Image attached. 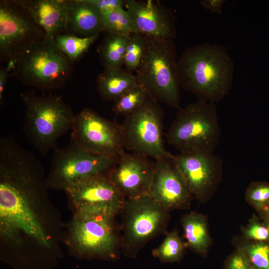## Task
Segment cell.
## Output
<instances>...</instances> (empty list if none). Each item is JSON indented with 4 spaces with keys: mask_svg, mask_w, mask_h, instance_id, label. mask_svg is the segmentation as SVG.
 Returning <instances> with one entry per match:
<instances>
[{
    "mask_svg": "<svg viewBox=\"0 0 269 269\" xmlns=\"http://www.w3.org/2000/svg\"><path fill=\"white\" fill-rule=\"evenodd\" d=\"M42 163L12 136L0 139V259L14 269H53L65 231Z\"/></svg>",
    "mask_w": 269,
    "mask_h": 269,
    "instance_id": "6da1fadb",
    "label": "cell"
},
{
    "mask_svg": "<svg viewBox=\"0 0 269 269\" xmlns=\"http://www.w3.org/2000/svg\"><path fill=\"white\" fill-rule=\"evenodd\" d=\"M234 72L226 47L204 43L185 49L177 60L180 87L198 101L215 103L230 92Z\"/></svg>",
    "mask_w": 269,
    "mask_h": 269,
    "instance_id": "7a4b0ae2",
    "label": "cell"
},
{
    "mask_svg": "<svg viewBox=\"0 0 269 269\" xmlns=\"http://www.w3.org/2000/svg\"><path fill=\"white\" fill-rule=\"evenodd\" d=\"M6 66L9 76L43 91L62 87L72 72V62L48 37L27 46Z\"/></svg>",
    "mask_w": 269,
    "mask_h": 269,
    "instance_id": "3957f363",
    "label": "cell"
},
{
    "mask_svg": "<svg viewBox=\"0 0 269 269\" xmlns=\"http://www.w3.org/2000/svg\"><path fill=\"white\" fill-rule=\"evenodd\" d=\"M24 108L23 131L28 140L42 155L57 148L58 139L71 130L75 119L72 109L58 95L19 94Z\"/></svg>",
    "mask_w": 269,
    "mask_h": 269,
    "instance_id": "277c9868",
    "label": "cell"
},
{
    "mask_svg": "<svg viewBox=\"0 0 269 269\" xmlns=\"http://www.w3.org/2000/svg\"><path fill=\"white\" fill-rule=\"evenodd\" d=\"M174 40L147 36L146 47L135 76L138 84L143 87L149 97L179 110L181 97Z\"/></svg>",
    "mask_w": 269,
    "mask_h": 269,
    "instance_id": "5b68a950",
    "label": "cell"
},
{
    "mask_svg": "<svg viewBox=\"0 0 269 269\" xmlns=\"http://www.w3.org/2000/svg\"><path fill=\"white\" fill-rule=\"evenodd\" d=\"M66 230L64 243L74 256L105 260L118 258L121 230L115 216L74 213Z\"/></svg>",
    "mask_w": 269,
    "mask_h": 269,
    "instance_id": "8992f818",
    "label": "cell"
},
{
    "mask_svg": "<svg viewBox=\"0 0 269 269\" xmlns=\"http://www.w3.org/2000/svg\"><path fill=\"white\" fill-rule=\"evenodd\" d=\"M221 135L215 103L198 101L178 110L166 134L169 144L181 153H214Z\"/></svg>",
    "mask_w": 269,
    "mask_h": 269,
    "instance_id": "52a82bcc",
    "label": "cell"
},
{
    "mask_svg": "<svg viewBox=\"0 0 269 269\" xmlns=\"http://www.w3.org/2000/svg\"><path fill=\"white\" fill-rule=\"evenodd\" d=\"M121 213V252L130 258L164 232L170 219L169 212L148 195L127 199Z\"/></svg>",
    "mask_w": 269,
    "mask_h": 269,
    "instance_id": "ba28073f",
    "label": "cell"
},
{
    "mask_svg": "<svg viewBox=\"0 0 269 269\" xmlns=\"http://www.w3.org/2000/svg\"><path fill=\"white\" fill-rule=\"evenodd\" d=\"M119 157L87 151L71 141L54 150L47 176L49 189L65 190L70 186L94 177L107 175Z\"/></svg>",
    "mask_w": 269,
    "mask_h": 269,
    "instance_id": "9c48e42d",
    "label": "cell"
},
{
    "mask_svg": "<svg viewBox=\"0 0 269 269\" xmlns=\"http://www.w3.org/2000/svg\"><path fill=\"white\" fill-rule=\"evenodd\" d=\"M164 112L157 101L148 96L144 103L125 117L120 125L125 149L157 160L175 155L165 147Z\"/></svg>",
    "mask_w": 269,
    "mask_h": 269,
    "instance_id": "30bf717a",
    "label": "cell"
},
{
    "mask_svg": "<svg viewBox=\"0 0 269 269\" xmlns=\"http://www.w3.org/2000/svg\"><path fill=\"white\" fill-rule=\"evenodd\" d=\"M71 141L94 153L120 157L125 152L121 125L89 108L75 115Z\"/></svg>",
    "mask_w": 269,
    "mask_h": 269,
    "instance_id": "8fae6325",
    "label": "cell"
},
{
    "mask_svg": "<svg viewBox=\"0 0 269 269\" xmlns=\"http://www.w3.org/2000/svg\"><path fill=\"white\" fill-rule=\"evenodd\" d=\"M46 37L16 0L0 1V57L6 64L30 44Z\"/></svg>",
    "mask_w": 269,
    "mask_h": 269,
    "instance_id": "7c38bea8",
    "label": "cell"
},
{
    "mask_svg": "<svg viewBox=\"0 0 269 269\" xmlns=\"http://www.w3.org/2000/svg\"><path fill=\"white\" fill-rule=\"evenodd\" d=\"M65 192L74 213L102 214L116 217L121 213L127 200L108 174L73 184Z\"/></svg>",
    "mask_w": 269,
    "mask_h": 269,
    "instance_id": "4fadbf2b",
    "label": "cell"
},
{
    "mask_svg": "<svg viewBox=\"0 0 269 269\" xmlns=\"http://www.w3.org/2000/svg\"><path fill=\"white\" fill-rule=\"evenodd\" d=\"M173 160L193 197L202 202L207 201L222 180L221 157L214 153H180Z\"/></svg>",
    "mask_w": 269,
    "mask_h": 269,
    "instance_id": "5bb4252c",
    "label": "cell"
},
{
    "mask_svg": "<svg viewBox=\"0 0 269 269\" xmlns=\"http://www.w3.org/2000/svg\"><path fill=\"white\" fill-rule=\"evenodd\" d=\"M155 172V163L147 157L126 153L119 159L108 176L126 199L148 195Z\"/></svg>",
    "mask_w": 269,
    "mask_h": 269,
    "instance_id": "9a60e30c",
    "label": "cell"
},
{
    "mask_svg": "<svg viewBox=\"0 0 269 269\" xmlns=\"http://www.w3.org/2000/svg\"><path fill=\"white\" fill-rule=\"evenodd\" d=\"M125 7L132 32L157 38H176L175 17L159 1L126 0Z\"/></svg>",
    "mask_w": 269,
    "mask_h": 269,
    "instance_id": "2e32d148",
    "label": "cell"
},
{
    "mask_svg": "<svg viewBox=\"0 0 269 269\" xmlns=\"http://www.w3.org/2000/svg\"><path fill=\"white\" fill-rule=\"evenodd\" d=\"M173 158L156 160L154 175L148 194L169 212L188 209L193 198Z\"/></svg>",
    "mask_w": 269,
    "mask_h": 269,
    "instance_id": "e0dca14e",
    "label": "cell"
},
{
    "mask_svg": "<svg viewBox=\"0 0 269 269\" xmlns=\"http://www.w3.org/2000/svg\"><path fill=\"white\" fill-rule=\"evenodd\" d=\"M44 30L54 38L64 33L67 22V0H16Z\"/></svg>",
    "mask_w": 269,
    "mask_h": 269,
    "instance_id": "ac0fdd59",
    "label": "cell"
},
{
    "mask_svg": "<svg viewBox=\"0 0 269 269\" xmlns=\"http://www.w3.org/2000/svg\"><path fill=\"white\" fill-rule=\"evenodd\" d=\"M66 31L88 37L105 31L101 12L89 0H67Z\"/></svg>",
    "mask_w": 269,
    "mask_h": 269,
    "instance_id": "d6986e66",
    "label": "cell"
},
{
    "mask_svg": "<svg viewBox=\"0 0 269 269\" xmlns=\"http://www.w3.org/2000/svg\"><path fill=\"white\" fill-rule=\"evenodd\" d=\"M97 90L102 99L115 101L138 84L135 76L121 68H106L97 77Z\"/></svg>",
    "mask_w": 269,
    "mask_h": 269,
    "instance_id": "ffe728a7",
    "label": "cell"
},
{
    "mask_svg": "<svg viewBox=\"0 0 269 269\" xmlns=\"http://www.w3.org/2000/svg\"><path fill=\"white\" fill-rule=\"evenodd\" d=\"M181 223L186 247L202 256L206 255L211 243L206 217L191 212L182 216Z\"/></svg>",
    "mask_w": 269,
    "mask_h": 269,
    "instance_id": "44dd1931",
    "label": "cell"
},
{
    "mask_svg": "<svg viewBox=\"0 0 269 269\" xmlns=\"http://www.w3.org/2000/svg\"><path fill=\"white\" fill-rule=\"evenodd\" d=\"M130 35H119L106 32L97 49L100 61L105 69L121 68L124 65Z\"/></svg>",
    "mask_w": 269,
    "mask_h": 269,
    "instance_id": "7402d4cb",
    "label": "cell"
},
{
    "mask_svg": "<svg viewBox=\"0 0 269 269\" xmlns=\"http://www.w3.org/2000/svg\"><path fill=\"white\" fill-rule=\"evenodd\" d=\"M233 243L244 253L253 269H269V242L251 241L241 237L234 239Z\"/></svg>",
    "mask_w": 269,
    "mask_h": 269,
    "instance_id": "603a6c76",
    "label": "cell"
},
{
    "mask_svg": "<svg viewBox=\"0 0 269 269\" xmlns=\"http://www.w3.org/2000/svg\"><path fill=\"white\" fill-rule=\"evenodd\" d=\"M98 35L79 37L72 34L63 33L55 36L53 39L56 45L73 62L79 60L88 50Z\"/></svg>",
    "mask_w": 269,
    "mask_h": 269,
    "instance_id": "cb8c5ba5",
    "label": "cell"
},
{
    "mask_svg": "<svg viewBox=\"0 0 269 269\" xmlns=\"http://www.w3.org/2000/svg\"><path fill=\"white\" fill-rule=\"evenodd\" d=\"M177 230L167 233L161 244L152 251V255L162 263L180 261L186 248Z\"/></svg>",
    "mask_w": 269,
    "mask_h": 269,
    "instance_id": "d4e9b609",
    "label": "cell"
},
{
    "mask_svg": "<svg viewBox=\"0 0 269 269\" xmlns=\"http://www.w3.org/2000/svg\"><path fill=\"white\" fill-rule=\"evenodd\" d=\"M148 96L146 90L138 84L114 101L112 111L116 115L126 117L140 107Z\"/></svg>",
    "mask_w": 269,
    "mask_h": 269,
    "instance_id": "484cf974",
    "label": "cell"
},
{
    "mask_svg": "<svg viewBox=\"0 0 269 269\" xmlns=\"http://www.w3.org/2000/svg\"><path fill=\"white\" fill-rule=\"evenodd\" d=\"M101 14L106 32L119 35L132 33L130 19L124 7H119Z\"/></svg>",
    "mask_w": 269,
    "mask_h": 269,
    "instance_id": "4316f807",
    "label": "cell"
},
{
    "mask_svg": "<svg viewBox=\"0 0 269 269\" xmlns=\"http://www.w3.org/2000/svg\"><path fill=\"white\" fill-rule=\"evenodd\" d=\"M146 41V35L135 32L131 34L124 61V65L128 71L137 70L144 52Z\"/></svg>",
    "mask_w": 269,
    "mask_h": 269,
    "instance_id": "83f0119b",
    "label": "cell"
},
{
    "mask_svg": "<svg viewBox=\"0 0 269 269\" xmlns=\"http://www.w3.org/2000/svg\"><path fill=\"white\" fill-rule=\"evenodd\" d=\"M245 199L257 212L269 206V182H252L246 189Z\"/></svg>",
    "mask_w": 269,
    "mask_h": 269,
    "instance_id": "f1b7e54d",
    "label": "cell"
},
{
    "mask_svg": "<svg viewBox=\"0 0 269 269\" xmlns=\"http://www.w3.org/2000/svg\"><path fill=\"white\" fill-rule=\"evenodd\" d=\"M242 237L254 241L269 242V230L260 218L254 214L242 228Z\"/></svg>",
    "mask_w": 269,
    "mask_h": 269,
    "instance_id": "f546056e",
    "label": "cell"
},
{
    "mask_svg": "<svg viewBox=\"0 0 269 269\" xmlns=\"http://www.w3.org/2000/svg\"><path fill=\"white\" fill-rule=\"evenodd\" d=\"M223 269H253L244 253L239 249L230 255L226 260Z\"/></svg>",
    "mask_w": 269,
    "mask_h": 269,
    "instance_id": "4dcf8cb0",
    "label": "cell"
},
{
    "mask_svg": "<svg viewBox=\"0 0 269 269\" xmlns=\"http://www.w3.org/2000/svg\"><path fill=\"white\" fill-rule=\"evenodd\" d=\"M96 6L101 13L115 8L125 6V0H89Z\"/></svg>",
    "mask_w": 269,
    "mask_h": 269,
    "instance_id": "1f68e13d",
    "label": "cell"
},
{
    "mask_svg": "<svg viewBox=\"0 0 269 269\" xmlns=\"http://www.w3.org/2000/svg\"><path fill=\"white\" fill-rule=\"evenodd\" d=\"M226 0H201L199 3L212 13L222 14V8Z\"/></svg>",
    "mask_w": 269,
    "mask_h": 269,
    "instance_id": "d6a6232c",
    "label": "cell"
},
{
    "mask_svg": "<svg viewBox=\"0 0 269 269\" xmlns=\"http://www.w3.org/2000/svg\"><path fill=\"white\" fill-rule=\"evenodd\" d=\"M9 76V69L6 67H1L0 69V101L3 102V91L6 85L7 78Z\"/></svg>",
    "mask_w": 269,
    "mask_h": 269,
    "instance_id": "836d02e7",
    "label": "cell"
},
{
    "mask_svg": "<svg viewBox=\"0 0 269 269\" xmlns=\"http://www.w3.org/2000/svg\"><path fill=\"white\" fill-rule=\"evenodd\" d=\"M261 219L269 218V206L258 212Z\"/></svg>",
    "mask_w": 269,
    "mask_h": 269,
    "instance_id": "e575fe53",
    "label": "cell"
},
{
    "mask_svg": "<svg viewBox=\"0 0 269 269\" xmlns=\"http://www.w3.org/2000/svg\"><path fill=\"white\" fill-rule=\"evenodd\" d=\"M263 223L269 230V218H264L262 219Z\"/></svg>",
    "mask_w": 269,
    "mask_h": 269,
    "instance_id": "d590c367",
    "label": "cell"
}]
</instances>
